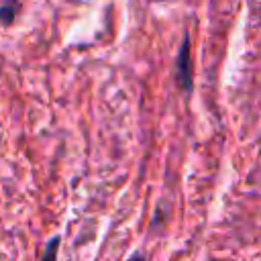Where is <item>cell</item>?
Here are the masks:
<instances>
[{"mask_svg":"<svg viewBox=\"0 0 261 261\" xmlns=\"http://www.w3.org/2000/svg\"><path fill=\"white\" fill-rule=\"evenodd\" d=\"M18 10H20V2L18 0H4L0 4V22L4 27L12 24L14 18H16V14H18Z\"/></svg>","mask_w":261,"mask_h":261,"instance_id":"cell-2","label":"cell"},{"mask_svg":"<svg viewBox=\"0 0 261 261\" xmlns=\"http://www.w3.org/2000/svg\"><path fill=\"white\" fill-rule=\"evenodd\" d=\"M126 261H147V257H145L143 253H135V255H133V257H128Z\"/></svg>","mask_w":261,"mask_h":261,"instance_id":"cell-4","label":"cell"},{"mask_svg":"<svg viewBox=\"0 0 261 261\" xmlns=\"http://www.w3.org/2000/svg\"><path fill=\"white\" fill-rule=\"evenodd\" d=\"M59 243H61V239H59V237H53V239L47 243V247H45V253H43V261H57Z\"/></svg>","mask_w":261,"mask_h":261,"instance_id":"cell-3","label":"cell"},{"mask_svg":"<svg viewBox=\"0 0 261 261\" xmlns=\"http://www.w3.org/2000/svg\"><path fill=\"white\" fill-rule=\"evenodd\" d=\"M175 86L190 96L194 90V63H192V43L190 35H184V41L175 55Z\"/></svg>","mask_w":261,"mask_h":261,"instance_id":"cell-1","label":"cell"}]
</instances>
